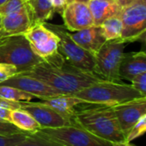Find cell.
Instances as JSON below:
<instances>
[{
  "instance_id": "obj_38",
  "label": "cell",
  "mask_w": 146,
  "mask_h": 146,
  "mask_svg": "<svg viewBox=\"0 0 146 146\" xmlns=\"http://www.w3.org/2000/svg\"><path fill=\"white\" fill-rule=\"evenodd\" d=\"M1 26H2V16L0 15V28H1Z\"/></svg>"
},
{
  "instance_id": "obj_24",
  "label": "cell",
  "mask_w": 146,
  "mask_h": 146,
  "mask_svg": "<svg viewBox=\"0 0 146 146\" xmlns=\"http://www.w3.org/2000/svg\"><path fill=\"white\" fill-rule=\"evenodd\" d=\"M24 10H27V7L23 0H7L0 6V15L3 16Z\"/></svg>"
},
{
  "instance_id": "obj_40",
  "label": "cell",
  "mask_w": 146,
  "mask_h": 146,
  "mask_svg": "<svg viewBox=\"0 0 146 146\" xmlns=\"http://www.w3.org/2000/svg\"><path fill=\"white\" fill-rule=\"evenodd\" d=\"M23 1H24V2H26V1H27V0H23Z\"/></svg>"
},
{
  "instance_id": "obj_3",
  "label": "cell",
  "mask_w": 146,
  "mask_h": 146,
  "mask_svg": "<svg viewBox=\"0 0 146 146\" xmlns=\"http://www.w3.org/2000/svg\"><path fill=\"white\" fill-rule=\"evenodd\" d=\"M73 96L88 103L110 107L145 96L136 90L131 84L105 80L81 89Z\"/></svg>"
},
{
  "instance_id": "obj_6",
  "label": "cell",
  "mask_w": 146,
  "mask_h": 146,
  "mask_svg": "<svg viewBox=\"0 0 146 146\" xmlns=\"http://www.w3.org/2000/svg\"><path fill=\"white\" fill-rule=\"evenodd\" d=\"M125 45L126 43L121 38L106 40L94 56V72L105 81L121 83L119 69Z\"/></svg>"
},
{
  "instance_id": "obj_8",
  "label": "cell",
  "mask_w": 146,
  "mask_h": 146,
  "mask_svg": "<svg viewBox=\"0 0 146 146\" xmlns=\"http://www.w3.org/2000/svg\"><path fill=\"white\" fill-rule=\"evenodd\" d=\"M120 17L122 22L121 39L125 43L145 42L146 0H134L123 7Z\"/></svg>"
},
{
  "instance_id": "obj_37",
  "label": "cell",
  "mask_w": 146,
  "mask_h": 146,
  "mask_svg": "<svg viewBox=\"0 0 146 146\" xmlns=\"http://www.w3.org/2000/svg\"><path fill=\"white\" fill-rule=\"evenodd\" d=\"M3 38V34H2V31H1V29H0V40Z\"/></svg>"
},
{
  "instance_id": "obj_7",
  "label": "cell",
  "mask_w": 146,
  "mask_h": 146,
  "mask_svg": "<svg viewBox=\"0 0 146 146\" xmlns=\"http://www.w3.org/2000/svg\"><path fill=\"white\" fill-rule=\"evenodd\" d=\"M37 133L63 146H113L80 126L68 125L58 128H40Z\"/></svg>"
},
{
  "instance_id": "obj_2",
  "label": "cell",
  "mask_w": 146,
  "mask_h": 146,
  "mask_svg": "<svg viewBox=\"0 0 146 146\" xmlns=\"http://www.w3.org/2000/svg\"><path fill=\"white\" fill-rule=\"evenodd\" d=\"M76 108L72 122L92 134L111 143L126 141L113 107L85 102Z\"/></svg>"
},
{
  "instance_id": "obj_17",
  "label": "cell",
  "mask_w": 146,
  "mask_h": 146,
  "mask_svg": "<svg viewBox=\"0 0 146 146\" xmlns=\"http://www.w3.org/2000/svg\"><path fill=\"white\" fill-rule=\"evenodd\" d=\"M32 26L27 10L13 13L2 16V26L0 28L3 37L24 34Z\"/></svg>"
},
{
  "instance_id": "obj_12",
  "label": "cell",
  "mask_w": 146,
  "mask_h": 146,
  "mask_svg": "<svg viewBox=\"0 0 146 146\" xmlns=\"http://www.w3.org/2000/svg\"><path fill=\"white\" fill-rule=\"evenodd\" d=\"M0 85L17 88L21 90H23L27 93L34 96L36 98H38L40 100L56 96L59 95H63L42 81L20 73H17L8 80L1 83Z\"/></svg>"
},
{
  "instance_id": "obj_22",
  "label": "cell",
  "mask_w": 146,
  "mask_h": 146,
  "mask_svg": "<svg viewBox=\"0 0 146 146\" xmlns=\"http://www.w3.org/2000/svg\"><path fill=\"white\" fill-rule=\"evenodd\" d=\"M0 97L16 102H29L36 98L29 93L6 85H0Z\"/></svg>"
},
{
  "instance_id": "obj_32",
  "label": "cell",
  "mask_w": 146,
  "mask_h": 146,
  "mask_svg": "<svg viewBox=\"0 0 146 146\" xmlns=\"http://www.w3.org/2000/svg\"><path fill=\"white\" fill-rule=\"evenodd\" d=\"M0 121L11 122V111L0 107Z\"/></svg>"
},
{
  "instance_id": "obj_29",
  "label": "cell",
  "mask_w": 146,
  "mask_h": 146,
  "mask_svg": "<svg viewBox=\"0 0 146 146\" xmlns=\"http://www.w3.org/2000/svg\"><path fill=\"white\" fill-rule=\"evenodd\" d=\"M26 133V132L20 130L11 122L0 121V135L1 136H12V135H15L19 133Z\"/></svg>"
},
{
  "instance_id": "obj_27",
  "label": "cell",
  "mask_w": 146,
  "mask_h": 146,
  "mask_svg": "<svg viewBox=\"0 0 146 146\" xmlns=\"http://www.w3.org/2000/svg\"><path fill=\"white\" fill-rule=\"evenodd\" d=\"M130 82L132 83L131 85L136 90H138L143 96H146V72L140 73V74L133 77Z\"/></svg>"
},
{
  "instance_id": "obj_1",
  "label": "cell",
  "mask_w": 146,
  "mask_h": 146,
  "mask_svg": "<svg viewBox=\"0 0 146 146\" xmlns=\"http://www.w3.org/2000/svg\"><path fill=\"white\" fill-rule=\"evenodd\" d=\"M20 74L42 81L63 95H74L96 83L104 81L96 73L85 71L71 65L58 52Z\"/></svg>"
},
{
  "instance_id": "obj_15",
  "label": "cell",
  "mask_w": 146,
  "mask_h": 146,
  "mask_svg": "<svg viewBox=\"0 0 146 146\" xmlns=\"http://www.w3.org/2000/svg\"><path fill=\"white\" fill-rule=\"evenodd\" d=\"M40 102L50 107L59 114L69 120L72 125V120L75 113L76 108L79 105L86 102L85 101L73 95H59L56 96L42 99Z\"/></svg>"
},
{
  "instance_id": "obj_23",
  "label": "cell",
  "mask_w": 146,
  "mask_h": 146,
  "mask_svg": "<svg viewBox=\"0 0 146 146\" xmlns=\"http://www.w3.org/2000/svg\"><path fill=\"white\" fill-rule=\"evenodd\" d=\"M14 146H63L37 133H29L23 140Z\"/></svg>"
},
{
  "instance_id": "obj_28",
  "label": "cell",
  "mask_w": 146,
  "mask_h": 146,
  "mask_svg": "<svg viewBox=\"0 0 146 146\" xmlns=\"http://www.w3.org/2000/svg\"><path fill=\"white\" fill-rule=\"evenodd\" d=\"M29 133H19L12 136H1L0 135V146H14L21 140L25 139V137Z\"/></svg>"
},
{
  "instance_id": "obj_36",
  "label": "cell",
  "mask_w": 146,
  "mask_h": 146,
  "mask_svg": "<svg viewBox=\"0 0 146 146\" xmlns=\"http://www.w3.org/2000/svg\"><path fill=\"white\" fill-rule=\"evenodd\" d=\"M6 1H7V0H0V6H1L2 4H3Z\"/></svg>"
},
{
  "instance_id": "obj_14",
  "label": "cell",
  "mask_w": 146,
  "mask_h": 146,
  "mask_svg": "<svg viewBox=\"0 0 146 146\" xmlns=\"http://www.w3.org/2000/svg\"><path fill=\"white\" fill-rule=\"evenodd\" d=\"M72 40L86 51L95 56L101 46L106 42L101 26L92 25L86 28L69 33Z\"/></svg>"
},
{
  "instance_id": "obj_4",
  "label": "cell",
  "mask_w": 146,
  "mask_h": 146,
  "mask_svg": "<svg viewBox=\"0 0 146 146\" xmlns=\"http://www.w3.org/2000/svg\"><path fill=\"white\" fill-rule=\"evenodd\" d=\"M43 60L32 50L24 34L5 36L0 40V63L15 65L18 73L30 70Z\"/></svg>"
},
{
  "instance_id": "obj_33",
  "label": "cell",
  "mask_w": 146,
  "mask_h": 146,
  "mask_svg": "<svg viewBox=\"0 0 146 146\" xmlns=\"http://www.w3.org/2000/svg\"><path fill=\"white\" fill-rule=\"evenodd\" d=\"M113 146H136L133 144H131V142H127V141H123V142H115V143H112Z\"/></svg>"
},
{
  "instance_id": "obj_9",
  "label": "cell",
  "mask_w": 146,
  "mask_h": 146,
  "mask_svg": "<svg viewBox=\"0 0 146 146\" xmlns=\"http://www.w3.org/2000/svg\"><path fill=\"white\" fill-rule=\"evenodd\" d=\"M24 35L32 50L41 59H46L57 52L59 37L44 23L32 25Z\"/></svg>"
},
{
  "instance_id": "obj_35",
  "label": "cell",
  "mask_w": 146,
  "mask_h": 146,
  "mask_svg": "<svg viewBox=\"0 0 146 146\" xmlns=\"http://www.w3.org/2000/svg\"><path fill=\"white\" fill-rule=\"evenodd\" d=\"M71 2H80V3H87L90 2V0H67V3H71Z\"/></svg>"
},
{
  "instance_id": "obj_19",
  "label": "cell",
  "mask_w": 146,
  "mask_h": 146,
  "mask_svg": "<svg viewBox=\"0 0 146 146\" xmlns=\"http://www.w3.org/2000/svg\"><path fill=\"white\" fill-rule=\"evenodd\" d=\"M25 3L32 25L45 22L55 13L50 0H27Z\"/></svg>"
},
{
  "instance_id": "obj_10",
  "label": "cell",
  "mask_w": 146,
  "mask_h": 146,
  "mask_svg": "<svg viewBox=\"0 0 146 146\" xmlns=\"http://www.w3.org/2000/svg\"><path fill=\"white\" fill-rule=\"evenodd\" d=\"M121 129L127 138L131 128L146 114V96L113 107Z\"/></svg>"
},
{
  "instance_id": "obj_20",
  "label": "cell",
  "mask_w": 146,
  "mask_h": 146,
  "mask_svg": "<svg viewBox=\"0 0 146 146\" xmlns=\"http://www.w3.org/2000/svg\"><path fill=\"white\" fill-rule=\"evenodd\" d=\"M11 123L26 133H34L41 128L34 118L23 109L11 111Z\"/></svg>"
},
{
  "instance_id": "obj_34",
  "label": "cell",
  "mask_w": 146,
  "mask_h": 146,
  "mask_svg": "<svg viewBox=\"0 0 146 146\" xmlns=\"http://www.w3.org/2000/svg\"><path fill=\"white\" fill-rule=\"evenodd\" d=\"M133 1H134V0H117V3H119V5H120L121 8H123V7H125V6L130 4V3H133Z\"/></svg>"
},
{
  "instance_id": "obj_30",
  "label": "cell",
  "mask_w": 146,
  "mask_h": 146,
  "mask_svg": "<svg viewBox=\"0 0 146 146\" xmlns=\"http://www.w3.org/2000/svg\"><path fill=\"white\" fill-rule=\"evenodd\" d=\"M0 107L6 108L8 110H10V111H14V110L21 109V102L8 100V99L0 97Z\"/></svg>"
},
{
  "instance_id": "obj_5",
  "label": "cell",
  "mask_w": 146,
  "mask_h": 146,
  "mask_svg": "<svg viewBox=\"0 0 146 146\" xmlns=\"http://www.w3.org/2000/svg\"><path fill=\"white\" fill-rule=\"evenodd\" d=\"M44 25L59 37L57 52L71 65L87 72H94V56L83 49L70 37L64 25L44 22Z\"/></svg>"
},
{
  "instance_id": "obj_31",
  "label": "cell",
  "mask_w": 146,
  "mask_h": 146,
  "mask_svg": "<svg viewBox=\"0 0 146 146\" xmlns=\"http://www.w3.org/2000/svg\"><path fill=\"white\" fill-rule=\"evenodd\" d=\"M50 2L53 5L55 12H57L60 15L62 14L64 8L66 7V5L68 3L67 0H50Z\"/></svg>"
},
{
  "instance_id": "obj_26",
  "label": "cell",
  "mask_w": 146,
  "mask_h": 146,
  "mask_svg": "<svg viewBox=\"0 0 146 146\" xmlns=\"http://www.w3.org/2000/svg\"><path fill=\"white\" fill-rule=\"evenodd\" d=\"M18 73L17 68L8 63H0V83Z\"/></svg>"
},
{
  "instance_id": "obj_11",
  "label": "cell",
  "mask_w": 146,
  "mask_h": 146,
  "mask_svg": "<svg viewBox=\"0 0 146 146\" xmlns=\"http://www.w3.org/2000/svg\"><path fill=\"white\" fill-rule=\"evenodd\" d=\"M21 108L27 113H29L34 120L38 123L41 128H58L72 123L65 119L63 116L59 114L50 107L44 104L41 102H21Z\"/></svg>"
},
{
  "instance_id": "obj_18",
  "label": "cell",
  "mask_w": 146,
  "mask_h": 146,
  "mask_svg": "<svg viewBox=\"0 0 146 146\" xmlns=\"http://www.w3.org/2000/svg\"><path fill=\"white\" fill-rule=\"evenodd\" d=\"M88 6L96 26H100L110 17L120 15L122 9L116 1L110 0H90Z\"/></svg>"
},
{
  "instance_id": "obj_41",
  "label": "cell",
  "mask_w": 146,
  "mask_h": 146,
  "mask_svg": "<svg viewBox=\"0 0 146 146\" xmlns=\"http://www.w3.org/2000/svg\"><path fill=\"white\" fill-rule=\"evenodd\" d=\"M116 2H117V0H116Z\"/></svg>"
},
{
  "instance_id": "obj_21",
  "label": "cell",
  "mask_w": 146,
  "mask_h": 146,
  "mask_svg": "<svg viewBox=\"0 0 146 146\" xmlns=\"http://www.w3.org/2000/svg\"><path fill=\"white\" fill-rule=\"evenodd\" d=\"M100 26L106 40L121 38L122 31V22L120 15L112 16L106 19Z\"/></svg>"
},
{
  "instance_id": "obj_13",
  "label": "cell",
  "mask_w": 146,
  "mask_h": 146,
  "mask_svg": "<svg viewBox=\"0 0 146 146\" xmlns=\"http://www.w3.org/2000/svg\"><path fill=\"white\" fill-rule=\"evenodd\" d=\"M65 28L75 32L94 25L93 17L87 3L71 2L67 3L62 14Z\"/></svg>"
},
{
  "instance_id": "obj_39",
  "label": "cell",
  "mask_w": 146,
  "mask_h": 146,
  "mask_svg": "<svg viewBox=\"0 0 146 146\" xmlns=\"http://www.w3.org/2000/svg\"><path fill=\"white\" fill-rule=\"evenodd\" d=\"M110 1H116V0H110Z\"/></svg>"
},
{
  "instance_id": "obj_16",
  "label": "cell",
  "mask_w": 146,
  "mask_h": 146,
  "mask_svg": "<svg viewBox=\"0 0 146 146\" xmlns=\"http://www.w3.org/2000/svg\"><path fill=\"white\" fill-rule=\"evenodd\" d=\"M143 72H146V53L144 51L123 53L119 75L121 78L131 81V79Z\"/></svg>"
},
{
  "instance_id": "obj_25",
  "label": "cell",
  "mask_w": 146,
  "mask_h": 146,
  "mask_svg": "<svg viewBox=\"0 0 146 146\" xmlns=\"http://www.w3.org/2000/svg\"><path fill=\"white\" fill-rule=\"evenodd\" d=\"M146 131V114L139 119V120L131 128L129 131L126 141L132 142L133 140L136 139L137 138L144 135Z\"/></svg>"
}]
</instances>
